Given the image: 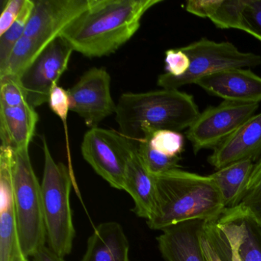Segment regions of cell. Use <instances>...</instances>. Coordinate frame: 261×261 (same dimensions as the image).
<instances>
[{
    "mask_svg": "<svg viewBox=\"0 0 261 261\" xmlns=\"http://www.w3.org/2000/svg\"><path fill=\"white\" fill-rule=\"evenodd\" d=\"M162 0H97L60 35L90 59L110 56L136 34L146 12Z\"/></svg>",
    "mask_w": 261,
    "mask_h": 261,
    "instance_id": "6da1fadb",
    "label": "cell"
},
{
    "mask_svg": "<svg viewBox=\"0 0 261 261\" xmlns=\"http://www.w3.org/2000/svg\"><path fill=\"white\" fill-rule=\"evenodd\" d=\"M155 177L156 202L147 224L163 230L179 223L195 220L213 221L226 207L210 175H201L180 169Z\"/></svg>",
    "mask_w": 261,
    "mask_h": 261,
    "instance_id": "7a4b0ae2",
    "label": "cell"
},
{
    "mask_svg": "<svg viewBox=\"0 0 261 261\" xmlns=\"http://www.w3.org/2000/svg\"><path fill=\"white\" fill-rule=\"evenodd\" d=\"M200 112L191 94L177 89L125 93L117 103L116 121L120 133L138 142L158 130L180 132L198 118Z\"/></svg>",
    "mask_w": 261,
    "mask_h": 261,
    "instance_id": "3957f363",
    "label": "cell"
},
{
    "mask_svg": "<svg viewBox=\"0 0 261 261\" xmlns=\"http://www.w3.org/2000/svg\"><path fill=\"white\" fill-rule=\"evenodd\" d=\"M42 144L45 165L41 186L47 241L51 250L65 257L71 253L75 237L70 204L72 172L64 163L55 161L45 137Z\"/></svg>",
    "mask_w": 261,
    "mask_h": 261,
    "instance_id": "277c9868",
    "label": "cell"
},
{
    "mask_svg": "<svg viewBox=\"0 0 261 261\" xmlns=\"http://www.w3.org/2000/svg\"><path fill=\"white\" fill-rule=\"evenodd\" d=\"M13 190L21 250L33 256L47 241L42 186L30 160L29 149L13 151Z\"/></svg>",
    "mask_w": 261,
    "mask_h": 261,
    "instance_id": "5b68a950",
    "label": "cell"
},
{
    "mask_svg": "<svg viewBox=\"0 0 261 261\" xmlns=\"http://www.w3.org/2000/svg\"><path fill=\"white\" fill-rule=\"evenodd\" d=\"M190 59V67L184 75L173 77L165 73L157 79V85L165 89H177L196 84L200 79L219 71L236 68H253L261 65V56L240 51L228 42H217L201 38L181 48Z\"/></svg>",
    "mask_w": 261,
    "mask_h": 261,
    "instance_id": "8992f818",
    "label": "cell"
},
{
    "mask_svg": "<svg viewBox=\"0 0 261 261\" xmlns=\"http://www.w3.org/2000/svg\"><path fill=\"white\" fill-rule=\"evenodd\" d=\"M134 142L121 133L96 127L85 134L81 149L96 173L111 187L123 190L128 160L137 147Z\"/></svg>",
    "mask_w": 261,
    "mask_h": 261,
    "instance_id": "52a82bcc",
    "label": "cell"
},
{
    "mask_svg": "<svg viewBox=\"0 0 261 261\" xmlns=\"http://www.w3.org/2000/svg\"><path fill=\"white\" fill-rule=\"evenodd\" d=\"M259 103L224 101L200 113L189 126L186 137L195 154L218 147L256 114Z\"/></svg>",
    "mask_w": 261,
    "mask_h": 261,
    "instance_id": "ba28073f",
    "label": "cell"
},
{
    "mask_svg": "<svg viewBox=\"0 0 261 261\" xmlns=\"http://www.w3.org/2000/svg\"><path fill=\"white\" fill-rule=\"evenodd\" d=\"M72 47L62 36L51 41L19 77L27 102L34 108L48 103L51 91L67 68Z\"/></svg>",
    "mask_w": 261,
    "mask_h": 261,
    "instance_id": "9c48e42d",
    "label": "cell"
},
{
    "mask_svg": "<svg viewBox=\"0 0 261 261\" xmlns=\"http://www.w3.org/2000/svg\"><path fill=\"white\" fill-rule=\"evenodd\" d=\"M111 76L103 68L87 71L79 82L68 90L70 111L76 113L90 128L115 114L117 105L111 91Z\"/></svg>",
    "mask_w": 261,
    "mask_h": 261,
    "instance_id": "30bf717a",
    "label": "cell"
},
{
    "mask_svg": "<svg viewBox=\"0 0 261 261\" xmlns=\"http://www.w3.org/2000/svg\"><path fill=\"white\" fill-rule=\"evenodd\" d=\"M97 0H36L24 36L48 45Z\"/></svg>",
    "mask_w": 261,
    "mask_h": 261,
    "instance_id": "8fae6325",
    "label": "cell"
},
{
    "mask_svg": "<svg viewBox=\"0 0 261 261\" xmlns=\"http://www.w3.org/2000/svg\"><path fill=\"white\" fill-rule=\"evenodd\" d=\"M14 152L0 147V261H13L21 250L13 190Z\"/></svg>",
    "mask_w": 261,
    "mask_h": 261,
    "instance_id": "7c38bea8",
    "label": "cell"
},
{
    "mask_svg": "<svg viewBox=\"0 0 261 261\" xmlns=\"http://www.w3.org/2000/svg\"><path fill=\"white\" fill-rule=\"evenodd\" d=\"M195 85L225 101L259 103L261 77L245 68L225 70L200 79Z\"/></svg>",
    "mask_w": 261,
    "mask_h": 261,
    "instance_id": "4fadbf2b",
    "label": "cell"
},
{
    "mask_svg": "<svg viewBox=\"0 0 261 261\" xmlns=\"http://www.w3.org/2000/svg\"><path fill=\"white\" fill-rule=\"evenodd\" d=\"M207 222L195 220L163 229L156 240L165 260L207 261L201 244V235Z\"/></svg>",
    "mask_w": 261,
    "mask_h": 261,
    "instance_id": "5bb4252c",
    "label": "cell"
},
{
    "mask_svg": "<svg viewBox=\"0 0 261 261\" xmlns=\"http://www.w3.org/2000/svg\"><path fill=\"white\" fill-rule=\"evenodd\" d=\"M261 155V112L246 121L214 149L208 162L217 170L241 160Z\"/></svg>",
    "mask_w": 261,
    "mask_h": 261,
    "instance_id": "9a60e30c",
    "label": "cell"
},
{
    "mask_svg": "<svg viewBox=\"0 0 261 261\" xmlns=\"http://www.w3.org/2000/svg\"><path fill=\"white\" fill-rule=\"evenodd\" d=\"M38 121L39 114L28 102L16 108L0 107L1 146L14 152L29 149Z\"/></svg>",
    "mask_w": 261,
    "mask_h": 261,
    "instance_id": "2e32d148",
    "label": "cell"
},
{
    "mask_svg": "<svg viewBox=\"0 0 261 261\" xmlns=\"http://www.w3.org/2000/svg\"><path fill=\"white\" fill-rule=\"evenodd\" d=\"M123 190L134 200L133 212L140 218L149 220L155 211L156 183L155 177L146 169L140 160L137 146L128 160Z\"/></svg>",
    "mask_w": 261,
    "mask_h": 261,
    "instance_id": "e0dca14e",
    "label": "cell"
},
{
    "mask_svg": "<svg viewBox=\"0 0 261 261\" xmlns=\"http://www.w3.org/2000/svg\"><path fill=\"white\" fill-rule=\"evenodd\" d=\"M129 244L119 223H101L88 241L81 261H129Z\"/></svg>",
    "mask_w": 261,
    "mask_h": 261,
    "instance_id": "ac0fdd59",
    "label": "cell"
},
{
    "mask_svg": "<svg viewBox=\"0 0 261 261\" xmlns=\"http://www.w3.org/2000/svg\"><path fill=\"white\" fill-rule=\"evenodd\" d=\"M254 164L250 159L241 160L210 175L219 190L226 208L235 207L242 201Z\"/></svg>",
    "mask_w": 261,
    "mask_h": 261,
    "instance_id": "d6986e66",
    "label": "cell"
},
{
    "mask_svg": "<svg viewBox=\"0 0 261 261\" xmlns=\"http://www.w3.org/2000/svg\"><path fill=\"white\" fill-rule=\"evenodd\" d=\"M242 232L240 253L243 261H261V224L251 211L239 204L232 207Z\"/></svg>",
    "mask_w": 261,
    "mask_h": 261,
    "instance_id": "ffe728a7",
    "label": "cell"
},
{
    "mask_svg": "<svg viewBox=\"0 0 261 261\" xmlns=\"http://www.w3.org/2000/svg\"><path fill=\"white\" fill-rule=\"evenodd\" d=\"M47 45L37 39L22 36L13 48L5 67L0 70V77L11 76L19 79Z\"/></svg>",
    "mask_w": 261,
    "mask_h": 261,
    "instance_id": "44dd1931",
    "label": "cell"
},
{
    "mask_svg": "<svg viewBox=\"0 0 261 261\" xmlns=\"http://www.w3.org/2000/svg\"><path fill=\"white\" fill-rule=\"evenodd\" d=\"M34 5L33 0H25L23 9L16 22L3 36H0V70L5 67L15 45L25 34Z\"/></svg>",
    "mask_w": 261,
    "mask_h": 261,
    "instance_id": "7402d4cb",
    "label": "cell"
},
{
    "mask_svg": "<svg viewBox=\"0 0 261 261\" xmlns=\"http://www.w3.org/2000/svg\"><path fill=\"white\" fill-rule=\"evenodd\" d=\"M137 146L139 155L143 165L154 176L162 175L169 171L179 169V156L171 157L154 149L147 139L139 140Z\"/></svg>",
    "mask_w": 261,
    "mask_h": 261,
    "instance_id": "603a6c76",
    "label": "cell"
},
{
    "mask_svg": "<svg viewBox=\"0 0 261 261\" xmlns=\"http://www.w3.org/2000/svg\"><path fill=\"white\" fill-rule=\"evenodd\" d=\"M245 0H220L210 20L219 29H235L244 31L243 11Z\"/></svg>",
    "mask_w": 261,
    "mask_h": 261,
    "instance_id": "cb8c5ba5",
    "label": "cell"
},
{
    "mask_svg": "<svg viewBox=\"0 0 261 261\" xmlns=\"http://www.w3.org/2000/svg\"><path fill=\"white\" fill-rule=\"evenodd\" d=\"M143 138L147 139L149 145L154 149L168 156H178L184 147V137L176 131L166 129L155 131L152 134H146Z\"/></svg>",
    "mask_w": 261,
    "mask_h": 261,
    "instance_id": "d4e9b609",
    "label": "cell"
},
{
    "mask_svg": "<svg viewBox=\"0 0 261 261\" xmlns=\"http://www.w3.org/2000/svg\"><path fill=\"white\" fill-rule=\"evenodd\" d=\"M0 107L16 108L27 103V95L18 77H0Z\"/></svg>",
    "mask_w": 261,
    "mask_h": 261,
    "instance_id": "484cf974",
    "label": "cell"
},
{
    "mask_svg": "<svg viewBox=\"0 0 261 261\" xmlns=\"http://www.w3.org/2000/svg\"><path fill=\"white\" fill-rule=\"evenodd\" d=\"M244 31L261 42V0H245Z\"/></svg>",
    "mask_w": 261,
    "mask_h": 261,
    "instance_id": "4316f807",
    "label": "cell"
},
{
    "mask_svg": "<svg viewBox=\"0 0 261 261\" xmlns=\"http://www.w3.org/2000/svg\"><path fill=\"white\" fill-rule=\"evenodd\" d=\"M48 105H49L51 111L63 122L65 137H66L68 152H69L68 123H67L68 112L70 111L69 97H68V91L58 85L55 87L54 89L51 91V95H50Z\"/></svg>",
    "mask_w": 261,
    "mask_h": 261,
    "instance_id": "83f0119b",
    "label": "cell"
},
{
    "mask_svg": "<svg viewBox=\"0 0 261 261\" xmlns=\"http://www.w3.org/2000/svg\"><path fill=\"white\" fill-rule=\"evenodd\" d=\"M166 73L175 77H179L184 75L189 67H190V59L186 53L179 48H173L169 49L166 51Z\"/></svg>",
    "mask_w": 261,
    "mask_h": 261,
    "instance_id": "f1b7e54d",
    "label": "cell"
},
{
    "mask_svg": "<svg viewBox=\"0 0 261 261\" xmlns=\"http://www.w3.org/2000/svg\"><path fill=\"white\" fill-rule=\"evenodd\" d=\"M25 4V0H9L0 17V36H3L19 17Z\"/></svg>",
    "mask_w": 261,
    "mask_h": 261,
    "instance_id": "f546056e",
    "label": "cell"
},
{
    "mask_svg": "<svg viewBox=\"0 0 261 261\" xmlns=\"http://www.w3.org/2000/svg\"><path fill=\"white\" fill-rule=\"evenodd\" d=\"M220 0H190L185 8L188 13L204 19H210L219 4Z\"/></svg>",
    "mask_w": 261,
    "mask_h": 261,
    "instance_id": "4dcf8cb0",
    "label": "cell"
},
{
    "mask_svg": "<svg viewBox=\"0 0 261 261\" xmlns=\"http://www.w3.org/2000/svg\"><path fill=\"white\" fill-rule=\"evenodd\" d=\"M240 204L248 207L261 224V181L246 193Z\"/></svg>",
    "mask_w": 261,
    "mask_h": 261,
    "instance_id": "1f68e13d",
    "label": "cell"
},
{
    "mask_svg": "<svg viewBox=\"0 0 261 261\" xmlns=\"http://www.w3.org/2000/svg\"><path fill=\"white\" fill-rule=\"evenodd\" d=\"M204 229H205V227H204ZM201 249H202L203 253H204V256H205L206 260L222 261V259H221L219 255H218V252L215 250L213 244H212L210 240L207 238L204 230L203 232L202 235H201Z\"/></svg>",
    "mask_w": 261,
    "mask_h": 261,
    "instance_id": "d6a6232c",
    "label": "cell"
},
{
    "mask_svg": "<svg viewBox=\"0 0 261 261\" xmlns=\"http://www.w3.org/2000/svg\"><path fill=\"white\" fill-rule=\"evenodd\" d=\"M33 261H66L64 257L55 253L49 247H41L34 253L33 256Z\"/></svg>",
    "mask_w": 261,
    "mask_h": 261,
    "instance_id": "836d02e7",
    "label": "cell"
},
{
    "mask_svg": "<svg viewBox=\"0 0 261 261\" xmlns=\"http://www.w3.org/2000/svg\"><path fill=\"white\" fill-rule=\"evenodd\" d=\"M261 181V155L259 160H257L254 164L253 172L250 175V179H249L248 184L247 186V191L246 193L252 189L257 186ZM246 195V194H245Z\"/></svg>",
    "mask_w": 261,
    "mask_h": 261,
    "instance_id": "e575fe53",
    "label": "cell"
},
{
    "mask_svg": "<svg viewBox=\"0 0 261 261\" xmlns=\"http://www.w3.org/2000/svg\"><path fill=\"white\" fill-rule=\"evenodd\" d=\"M13 261H29L28 257L25 256L23 254L22 252H19L15 256V257L13 258Z\"/></svg>",
    "mask_w": 261,
    "mask_h": 261,
    "instance_id": "d590c367",
    "label": "cell"
}]
</instances>
